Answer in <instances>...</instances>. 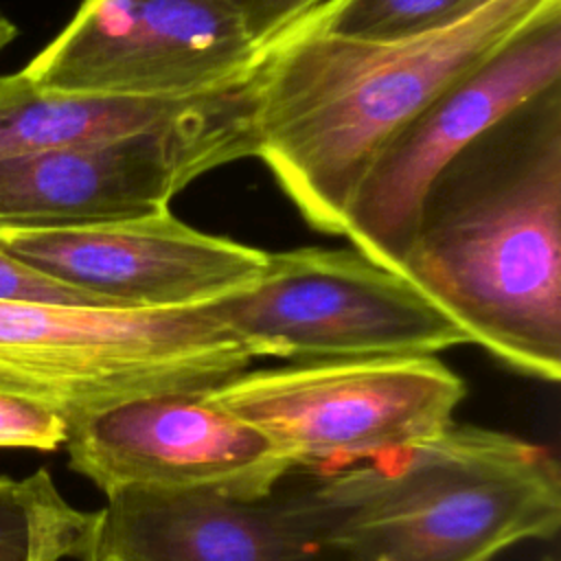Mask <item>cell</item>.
<instances>
[{
    "label": "cell",
    "instance_id": "1",
    "mask_svg": "<svg viewBox=\"0 0 561 561\" xmlns=\"http://www.w3.org/2000/svg\"><path fill=\"white\" fill-rule=\"evenodd\" d=\"M504 366L561 377V83L469 142L427 186L399 267Z\"/></svg>",
    "mask_w": 561,
    "mask_h": 561
},
{
    "label": "cell",
    "instance_id": "2",
    "mask_svg": "<svg viewBox=\"0 0 561 561\" xmlns=\"http://www.w3.org/2000/svg\"><path fill=\"white\" fill-rule=\"evenodd\" d=\"M561 0H491L443 28L351 39L316 9L265 44L259 61L256 156L302 219L344 234L375 158L443 88Z\"/></svg>",
    "mask_w": 561,
    "mask_h": 561
},
{
    "label": "cell",
    "instance_id": "3",
    "mask_svg": "<svg viewBox=\"0 0 561 561\" xmlns=\"http://www.w3.org/2000/svg\"><path fill=\"white\" fill-rule=\"evenodd\" d=\"M337 561H491L561 524L554 454L528 438L451 423L445 432L285 486Z\"/></svg>",
    "mask_w": 561,
    "mask_h": 561
},
{
    "label": "cell",
    "instance_id": "4",
    "mask_svg": "<svg viewBox=\"0 0 561 561\" xmlns=\"http://www.w3.org/2000/svg\"><path fill=\"white\" fill-rule=\"evenodd\" d=\"M204 307L131 309L0 298V392L68 425L151 394H197L252 366Z\"/></svg>",
    "mask_w": 561,
    "mask_h": 561
},
{
    "label": "cell",
    "instance_id": "5",
    "mask_svg": "<svg viewBox=\"0 0 561 561\" xmlns=\"http://www.w3.org/2000/svg\"><path fill=\"white\" fill-rule=\"evenodd\" d=\"M263 432L291 471H340L454 423L467 386L436 355L296 362L202 392Z\"/></svg>",
    "mask_w": 561,
    "mask_h": 561
},
{
    "label": "cell",
    "instance_id": "6",
    "mask_svg": "<svg viewBox=\"0 0 561 561\" xmlns=\"http://www.w3.org/2000/svg\"><path fill=\"white\" fill-rule=\"evenodd\" d=\"M252 357H421L469 344L403 274L355 248L267 252L256 283L204 305Z\"/></svg>",
    "mask_w": 561,
    "mask_h": 561
},
{
    "label": "cell",
    "instance_id": "7",
    "mask_svg": "<svg viewBox=\"0 0 561 561\" xmlns=\"http://www.w3.org/2000/svg\"><path fill=\"white\" fill-rule=\"evenodd\" d=\"M261 55L217 105L188 121L0 160V226L70 228L149 215L199 175L254 158Z\"/></svg>",
    "mask_w": 561,
    "mask_h": 561
},
{
    "label": "cell",
    "instance_id": "8",
    "mask_svg": "<svg viewBox=\"0 0 561 561\" xmlns=\"http://www.w3.org/2000/svg\"><path fill=\"white\" fill-rule=\"evenodd\" d=\"M554 83H561V7L454 79L392 136L364 175L342 237L399 272L432 180L482 131Z\"/></svg>",
    "mask_w": 561,
    "mask_h": 561
},
{
    "label": "cell",
    "instance_id": "9",
    "mask_svg": "<svg viewBox=\"0 0 561 561\" xmlns=\"http://www.w3.org/2000/svg\"><path fill=\"white\" fill-rule=\"evenodd\" d=\"M261 50L215 0H81L22 75L57 92L180 99L239 79Z\"/></svg>",
    "mask_w": 561,
    "mask_h": 561
},
{
    "label": "cell",
    "instance_id": "10",
    "mask_svg": "<svg viewBox=\"0 0 561 561\" xmlns=\"http://www.w3.org/2000/svg\"><path fill=\"white\" fill-rule=\"evenodd\" d=\"M0 248L114 307L193 309L243 291L267 252L197 230L169 208L70 228L0 226Z\"/></svg>",
    "mask_w": 561,
    "mask_h": 561
},
{
    "label": "cell",
    "instance_id": "11",
    "mask_svg": "<svg viewBox=\"0 0 561 561\" xmlns=\"http://www.w3.org/2000/svg\"><path fill=\"white\" fill-rule=\"evenodd\" d=\"M68 465L105 495L116 489L265 495L291 471L248 421L197 394L136 397L70 425Z\"/></svg>",
    "mask_w": 561,
    "mask_h": 561
},
{
    "label": "cell",
    "instance_id": "12",
    "mask_svg": "<svg viewBox=\"0 0 561 561\" xmlns=\"http://www.w3.org/2000/svg\"><path fill=\"white\" fill-rule=\"evenodd\" d=\"M77 561H337L289 500L127 486L90 513Z\"/></svg>",
    "mask_w": 561,
    "mask_h": 561
},
{
    "label": "cell",
    "instance_id": "13",
    "mask_svg": "<svg viewBox=\"0 0 561 561\" xmlns=\"http://www.w3.org/2000/svg\"><path fill=\"white\" fill-rule=\"evenodd\" d=\"M250 68L217 90L180 99L57 92L35 85L22 70L0 75V160L107 142L188 121L217 105Z\"/></svg>",
    "mask_w": 561,
    "mask_h": 561
},
{
    "label": "cell",
    "instance_id": "14",
    "mask_svg": "<svg viewBox=\"0 0 561 561\" xmlns=\"http://www.w3.org/2000/svg\"><path fill=\"white\" fill-rule=\"evenodd\" d=\"M88 526L90 513L75 508L46 469L0 476V561L77 559Z\"/></svg>",
    "mask_w": 561,
    "mask_h": 561
},
{
    "label": "cell",
    "instance_id": "15",
    "mask_svg": "<svg viewBox=\"0 0 561 561\" xmlns=\"http://www.w3.org/2000/svg\"><path fill=\"white\" fill-rule=\"evenodd\" d=\"M471 13V0H327L316 9L322 31L351 39H399Z\"/></svg>",
    "mask_w": 561,
    "mask_h": 561
},
{
    "label": "cell",
    "instance_id": "16",
    "mask_svg": "<svg viewBox=\"0 0 561 561\" xmlns=\"http://www.w3.org/2000/svg\"><path fill=\"white\" fill-rule=\"evenodd\" d=\"M68 421L28 399L0 392V447L55 451L68 440Z\"/></svg>",
    "mask_w": 561,
    "mask_h": 561
},
{
    "label": "cell",
    "instance_id": "17",
    "mask_svg": "<svg viewBox=\"0 0 561 561\" xmlns=\"http://www.w3.org/2000/svg\"><path fill=\"white\" fill-rule=\"evenodd\" d=\"M0 298L2 300H33V302H55V305H92V307H114L99 296L83 289L66 285L42 270L20 261L11 252L0 248Z\"/></svg>",
    "mask_w": 561,
    "mask_h": 561
},
{
    "label": "cell",
    "instance_id": "18",
    "mask_svg": "<svg viewBox=\"0 0 561 561\" xmlns=\"http://www.w3.org/2000/svg\"><path fill=\"white\" fill-rule=\"evenodd\" d=\"M224 7L243 33L256 44L265 46L285 33L289 26L307 18L327 0H215Z\"/></svg>",
    "mask_w": 561,
    "mask_h": 561
},
{
    "label": "cell",
    "instance_id": "19",
    "mask_svg": "<svg viewBox=\"0 0 561 561\" xmlns=\"http://www.w3.org/2000/svg\"><path fill=\"white\" fill-rule=\"evenodd\" d=\"M18 37V26L0 13V53Z\"/></svg>",
    "mask_w": 561,
    "mask_h": 561
},
{
    "label": "cell",
    "instance_id": "20",
    "mask_svg": "<svg viewBox=\"0 0 561 561\" xmlns=\"http://www.w3.org/2000/svg\"><path fill=\"white\" fill-rule=\"evenodd\" d=\"M491 0H471V11H476V9H480V7H484V4H489Z\"/></svg>",
    "mask_w": 561,
    "mask_h": 561
}]
</instances>
